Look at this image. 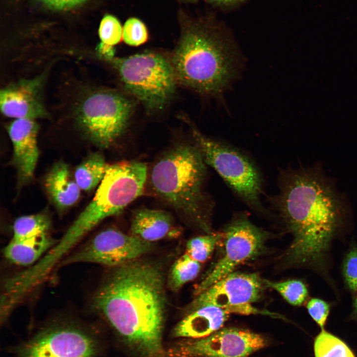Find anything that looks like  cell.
Instances as JSON below:
<instances>
[{
	"instance_id": "cell-25",
	"label": "cell",
	"mask_w": 357,
	"mask_h": 357,
	"mask_svg": "<svg viewBox=\"0 0 357 357\" xmlns=\"http://www.w3.org/2000/svg\"><path fill=\"white\" fill-rule=\"evenodd\" d=\"M223 234L209 233L189 239L186 245V253L199 262L207 260L219 242Z\"/></svg>"
},
{
	"instance_id": "cell-5",
	"label": "cell",
	"mask_w": 357,
	"mask_h": 357,
	"mask_svg": "<svg viewBox=\"0 0 357 357\" xmlns=\"http://www.w3.org/2000/svg\"><path fill=\"white\" fill-rule=\"evenodd\" d=\"M147 178L146 164L135 161L108 165L94 197L66 233L82 238L105 218L119 213L142 193Z\"/></svg>"
},
{
	"instance_id": "cell-6",
	"label": "cell",
	"mask_w": 357,
	"mask_h": 357,
	"mask_svg": "<svg viewBox=\"0 0 357 357\" xmlns=\"http://www.w3.org/2000/svg\"><path fill=\"white\" fill-rule=\"evenodd\" d=\"M112 60L125 89L148 112L163 109L178 82L170 59L145 52Z\"/></svg>"
},
{
	"instance_id": "cell-10",
	"label": "cell",
	"mask_w": 357,
	"mask_h": 357,
	"mask_svg": "<svg viewBox=\"0 0 357 357\" xmlns=\"http://www.w3.org/2000/svg\"><path fill=\"white\" fill-rule=\"evenodd\" d=\"M146 241L115 228L102 231L78 250L65 257L59 266L92 263L115 268L139 259L153 248Z\"/></svg>"
},
{
	"instance_id": "cell-34",
	"label": "cell",
	"mask_w": 357,
	"mask_h": 357,
	"mask_svg": "<svg viewBox=\"0 0 357 357\" xmlns=\"http://www.w3.org/2000/svg\"><path fill=\"white\" fill-rule=\"evenodd\" d=\"M186 0L190 1H196V0Z\"/></svg>"
},
{
	"instance_id": "cell-18",
	"label": "cell",
	"mask_w": 357,
	"mask_h": 357,
	"mask_svg": "<svg viewBox=\"0 0 357 357\" xmlns=\"http://www.w3.org/2000/svg\"><path fill=\"white\" fill-rule=\"evenodd\" d=\"M45 185L52 201L60 209L72 205L79 197L80 188L64 163L59 162L53 167L46 178Z\"/></svg>"
},
{
	"instance_id": "cell-15",
	"label": "cell",
	"mask_w": 357,
	"mask_h": 357,
	"mask_svg": "<svg viewBox=\"0 0 357 357\" xmlns=\"http://www.w3.org/2000/svg\"><path fill=\"white\" fill-rule=\"evenodd\" d=\"M40 78L21 80L0 91V109L7 117L35 119L46 116L40 98Z\"/></svg>"
},
{
	"instance_id": "cell-16",
	"label": "cell",
	"mask_w": 357,
	"mask_h": 357,
	"mask_svg": "<svg viewBox=\"0 0 357 357\" xmlns=\"http://www.w3.org/2000/svg\"><path fill=\"white\" fill-rule=\"evenodd\" d=\"M225 309L213 305L198 308L187 314L176 326L174 336L199 339L221 329L229 317Z\"/></svg>"
},
{
	"instance_id": "cell-1",
	"label": "cell",
	"mask_w": 357,
	"mask_h": 357,
	"mask_svg": "<svg viewBox=\"0 0 357 357\" xmlns=\"http://www.w3.org/2000/svg\"><path fill=\"white\" fill-rule=\"evenodd\" d=\"M279 187L272 204L293 235L286 259L323 271L347 215L345 199L317 165L282 171Z\"/></svg>"
},
{
	"instance_id": "cell-3",
	"label": "cell",
	"mask_w": 357,
	"mask_h": 357,
	"mask_svg": "<svg viewBox=\"0 0 357 357\" xmlns=\"http://www.w3.org/2000/svg\"><path fill=\"white\" fill-rule=\"evenodd\" d=\"M170 59L178 82L218 98L238 71V52L222 31L186 18L181 19L180 36Z\"/></svg>"
},
{
	"instance_id": "cell-20",
	"label": "cell",
	"mask_w": 357,
	"mask_h": 357,
	"mask_svg": "<svg viewBox=\"0 0 357 357\" xmlns=\"http://www.w3.org/2000/svg\"><path fill=\"white\" fill-rule=\"evenodd\" d=\"M108 166L103 156L96 153L90 155L76 168L75 180L81 189L89 191L100 183Z\"/></svg>"
},
{
	"instance_id": "cell-4",
	"label": "cell",
	"mask_w": 357,
	"mask_h": 357,
	"mask_svg": "<svg viewBox=\"0 0 357 357\" xmlns=\"http://www.w3.org/2000/svg\"><path fill=\"white\" fill-rule=\"evenodd\" d=\"M205 164L195 145L179 144L156 162L150 181L160 198L209 234L212 206L203 189Z\"/></svg>"
},
{
	"instance_id": "cell-21",
	"label": "cell",
	"mask_w": 357,
	"mask_h": 357,
	"mask_svg": "<svg viewBox=\"0 0 357 357\" xmlns=\"http://www.w3.org/2000/svg\"><path fill=\"white\" fill-rule=\"evenodd\" d=\"M50 227V220L44 214L23 216L13 224L12 238L23 239L38 237L48 234Z\"/></svg>"
},
{
	"instance_id": "cell-9",
	"label": "cell",
	"mask_w": 357,
	"mask_h": 357,
	"mask_svg": "<svg viewBox=\"0 0 357 357\" xmlns=\"http://www.w3.org/2000/svg\"><path fill=\"white\" fill-rule=\"evenodd\" d=\"M222 234L223 253L196 286V296L233 272L239 265L257 256L262 250L267 236L265 231L253 224L243 214L235 216Z\"/></svg>"
},
{
	"instance_id": "cell-22",
	"label": "cell",
	"mask_w": 357,
	"mask_h": 357,
	"mask_svg": "<svg viewBox=\"0 0 357 357\" xmlns=\"http://www.w3.org/2000/svg\"><path fill=\"white\" fill-rule=\"evenodd\" d=\"M200 270V262L186 253L178 258L173 265L168 278L170 288L177 291L185 284L194 280Z\"/></svg>"
},
{
	"instance_id": "cell-29",
	"label": "cell",
	"mask_w": 357,
	"mask_h": 357,
	"mask_svg": "<svg viewBox=\"0 0 357 357\" xmlns=\"http://www.w3.org/2000/svg\"><path fill=\"white\" fill-rule=\"evenodd\" d=\"M330 306L326 301L317 298H310L306 304L307 311L316 323L323 329L330 312Z\"/></svg>"
},
{
	"instance_id": "cell-8",
	"label": "cell",
	"mask_w": 357,
	"mask_h": 357,
	"mask_svg": "<svg viewBox=\"0 0 357 357\" xmlns=\"http://www.w3.org/2000/svg\"><path fill=\"white\" fill-rule=\"evenodd\" d=\"M133 101L116 91L100 90L86 97L78 108V122L87 136L103 148L112 145L126 130Z\"/></svg>"
},
{
	"instance_id": "cell-24",
	"label": "cell",
	"mask_w": 357,
	"mask_h": 357,
	"mask_svg": "<svg viewBox=\"0 0 357 357\" xmlns=\"http://www.w3.org/2000/svg\"><path fill=\"white\" fill-rule=\"evenodd\" d=\"M265 286L278 292L290 304L294 306L302 305L307 299L308 291L305 284L297 279L282 282H273L263 280Z\"/></svg>"
},
{
	"instance_id": "cell-31",
	"label": "cell",
	"mask_w": 357,
	"mask_h": 357,
	"mask_svg": "<svg viewBox=\"0 0 357 357\" xmlns=\"http://www.w3.org/2000/svg\"><path fill=\"white\" fill-rule=\"evenodd\" d=\"M97 51L100 56L106 60H112L115 58V49L114 46L101 42L97 47Z\"/></svg>"
},
{
	"instance_id": "cell-14",
	"label": "cell",
	"mask_w": 357,
	"mask_h": 357,
	"mask_svg": "<svg viewBox=\"0 0 357 357\" xmlns=\"http://www.w3.org/2000/svg\"><path fill=\"white\" fill-rule=\"evenodd\" d=\"M38 129L34 119H15L7 127L13 147L12 163L20 183L28 182L34 175L39 157Z\"/></svg>"
},
{
	"instance_id": "cell-12",
	"label": "cell",
	"mask_w": 357,
	"mask_h": 357,
	"mask_svg": "<svg viewBox=\"0 0 357 357\" xmlns=\"http://www.w3.org/2000/svg\"><path fill=\"white\" fill-rule=\"evenodd\" d=\"M266 345V339L259 334L230 327L183 343L173 354L177 357H248Z\"/></svg>"
},
{
	"instance_id": "cell-32",
	"label": "cell",
	"mask_w": 357,
	"mask_h": 357,
	"mask_svg": "<svg viewBox=\"0 0 357 357\" xmlns=\"http://www.w3.org/2000/svg\"><path fill=\"white\" fill-rule=\"evenodd\" d=\"M210 2L218 4H231L241 1L242 0H207Z\"/></svg>"
},
{
	"instance_id": "cell-7",
	"label": "cell",
	"mask_w": 357,
	"mask_h": 357,
	"mask_svg": "<svg viewBox=\"0 0 357 357\" xmlns=\"http://www.w3.org/2000/svg\"><path fill=\"white\" fill-rule=\"evenodd\" d=\"M192 134L206 164L212 167L250 208L266 214L267 211L260 200L262 177L252 160L235 147L208 137L194 127Z\"/></svg>"
},
{
	"instance_id": "cell-17",
	"label": "cell",
	"mask_w": 357,
	"mask_h": 357,
	"mask_svg": "<svg viewBox=\"0 0 357 357\" xmlns=\"http://www.w3.org/2000/svg\"><path fill=\"white\" fill-rule=\"evenodd\" d=\"M173 219L168 212L160 210L141 208L132 216L130 234L146 241L153 242L167 236L178 234L173 226Z\"/></svg>"
},
{
	"instance_id": "cell-30",
	"label": "cell",
	"mask_w": 357,
	"mask_h": 357,
	"mask_svg": "<svg viewBox=\"0 0 357 357\" xmlns=\"http://www.w3.org/2000/svg\"><path fill=\"white\" fill-rule=\"evenodd\" d=\"M48 7L57 10L72 9L84 3L88 0H39Z\"/></svg>"
},
{
	"instance_id": "cell-19",
	"label": "cell",
	"mask_w": 357,
	"mask_h": 357,
	"mask_svg": "<svg viewBox=\"0 0 357 357\" xmlns=\"http://www.w3.org/2000/svg\"><path fill=\"white\" fill-rule=\"evenodd\" d=\"M48 234L28 239L12 238L4 247L3 254L10 262L19 265H29L39 261L56 243Z\"/></svg>"
},
{
	"instance_id": "cell-27",
	"label": "cell",
	"mask_w": 357,
	"mask_h": 357,
	"mask_svg": "<svg viewBox=\"0 0 357 357\" xmlns=\"http://www.w3.org/2000/svg\"><path fill=\"white\" fill-rule=\"evenodd\" d=\"M148 37L147 29L138 18L128 19L122 27V39L128 45L136 47L145 43Z\"/></svg>"
},
{
	"instance_id": "cell-26",
	"label": "cell",
	"mask_w": 357,
	"mask_h": 357,
	"mask_svg": "<svg viewBox=\"0 0 357 357\" xmlns=\"http://www.w3.org/2000/svg\"><path fill=\"white\" fill-rule=\"evenodd\" d=\"M99 36L101 42L114 47L122 39V27L120 22L112 15H105L100 24Z\"/></svg>"
},
{
	"instance_id": "cell-23",
	"label": "cell",
	"mask_w": 357,
	"mask_h": 357,
	"mask_svg": "<svg viewBox=\"0 0 357 357\" xmlns=\"http://www.w3.org/2000/svg\"><path fill=\"white\" fill-rule=\"evenodd\" d=\"M315 357H356L342 340L322 329L314 342Z\"/></svg>"
},
{
	"instance_id": "cell-11",
	"label": "cell",
	"mask_w": 357,
	"mask_h": 357,
	"mask_svg": "<svg viewBox=\"0 0 357 357\" xmlns=\"http://www.w3.org/2000/svg\"><path fill=\"white\" fill-rule=\"evenodd\" d=\"M94 338L79 327L60 324L47 327L24 345L19 357H93Z\"/></svg>"
},
{
	"instance_id": "cell-28",
	"label": "cell",
	"mask_w": 357,
	"mask_h": 357,
	"mask_svg": "<svg viewBox=\"0 0 357 357\" xmlns=\"http://www.w3.org/2000/svg\"><path fill=\"white\" fill-rule=\"evenodd\" d=\"M346 285L352 291H357V247L353 245L346 255L343 264Z\"/></svg>"
},
{
	"instance_id": "cell-33",
	"label": "cell",
	"mask_w": 357,
	"mask_h": 357,
	"mask_svg": "<svg viewBox=\"0 0 357 357\" xmlns=\"http://www.w3.org/2000/svg\"><path fill=\"white\" fill-rule=\"evenodd\" d=\"M356 295L353 302L354 312L357 315V291L355 292Z\"/></svg>"
},
{
	"instance_id": "cell-13",
	"label": "cell",
	"mask_w": 357,
	"mask_h": 357,
	"mask_svg": "<svg viewBox=\"0 0 357 357\" xmlns=\"http://www.w3.org/2000/svg\"><path fill=\"white\" fill-rule=\"evenodd\" d=\"M264 285L255 273L232 272L197 296L190 303L191 311L206 305H213L233 313L237 307L257 301Z\"/></svg>"
},
{
	"instance_id": "cell-2",
	"label": "cell",
	"mask_w": 357,
	"mask_h": 357,
	"mask_svg": "<svg viewBox=\"0 0 357 357\" xmlns=\"http://www.w3.org/2000/svg\"><path fill=\"white\" fill-rule=\"evenodd\" d=\"M166 300L158 266L139 259L114 268L91 305L143 357H162Z\"/></svg>"
}]
</instances>
